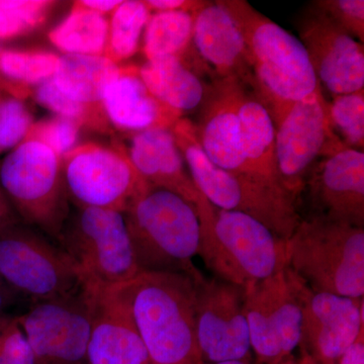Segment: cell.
<instances>
[{"label":"cell","instance_id":"44","mask_svg":"<svg viewBox=\"0 0 364 364\" xmlns=\"http://www.w3.org/2000/svg\"><path fill=\"white\" fill-rule=\"evenodd\" d=\"M301 363L304 364H318L316 363L315 361L312 360L310 358H308L306 355H303V358L301 359Z\"/></svg>","mask_w":364,"mask_h":364},{"label":"cell","instance_id":"15","mask_svg":"<svg viewBox=\"0 0 364 364\" xmlns=\"http://www.w3.org/2000/svg\"><path fill=\"white\" fill-rule=\"evenodd\" d=\"M296 28L318 85L332 97L364 90L363 44L312 4Z\"/></svg>","mask_w":364,"mask_h":364},{"label":"cell","instance_id":"24","mask_svg":"<svg viewBox=\"0 0 364 364\" xmlns=\"http://www.w3.org/2000/svg\"><path fill=\"white\" fill-rule=\"evenodd\" d=\"M139 74L158 102L181 116L196 109L207 95L200 78L176 57L148 60Z\"/></svg>","mask_w":364,"mask_h":364},{"label":"cell","instance_id":"26","mask_svg":"<svg viewBox=\"0 0 364 364\" xmlns=\"http://www.w3.org/2000/svg\"><path fill=\"white\" fill-rule=\"evenodd\" d=\"M49 40L63 55L105 56L109 20L75 2L66 18L49 33Z\"/></svg>","mask_w":364,"mask_h":364},{"label":"cell","instance_id":"42","mask_svg":"<svg viewBox=\"0 0 364 364\" xmlns=\"http://www.w3.org/2000/svg\"><path fill=\"white\" fill-rule=\"evenodd\" d=\"M202 364H250V361L230 360V361H223V363H203Z\"/></svg>","mask_w":364,"mask_h":364},{"label":"cell","instance_id":"40","mask_svg":"<svg viewBox=\"0 0 364 364\" xmlns=\"http://www.w3.org/2000/svg\"><path fill=\"white\" fill-rule=\"evenodd\" d=\"M121 2L122 0H80L76 1V4L95 13L107 16V14H112L116 11Z\"/></svg>","mask_w":364,"mask_h":364},{"label":"cell","instance_id":"7","mask_svg":"<svg viewBox=\"0 0 364 364\" xmlns=\"http://www.w3.org/2000/svg\"><path fill=\"white\" fill-rule=\"evenodd\" d=\"M0 188L20 220L59 242L70 215L62 158L38 141H23L0 163Z\"/></svg>","mask_w":364,"mask_h":364},{"label":"cell","instance_id":"2","mask_svg":"<svg viewBox=\"0 0 364 364\" xmlns=\"http://www.w3.org/2000/svg\"><path fill=\"white\" fill-rule=\"evenodd\" d=\"M238 26L255 80V93L272 119L321 90L299 38L244 0H220Z\"/></svg>","mask_w":364,"mask_h":364},{"label":"cell","instance_id":"28","mask_svg":"<svg viewBox=\"0 0 364 364\" xmlns=\"http://www.w3.org/2000/svg\"><path fill=\"white\" fill-rule=\"evenodd\" d=\"M150 9L140 0H122L109 20V40L105 57L114 63L131 58L138 52Z\"/></svg>","mask_w":364,"mask_h":364},{"label":"cell","instance_id":"38","mask_svg":"<svg viewBox=\"0 0 364 364\" xmlns=\"http://www.w3.org/2000/svg\"><path fill=\"white\" fill-rule=\"evenodd\" d=\"M337 364H364V337L359 335L358 339L342 354Z\"/></svg>","mask_w":364,"mask_h":364},{"label":"cell","instance_id":"3","mask_svg":"<svg viewBox=\"0 0 364 364\" xmlns=\"http://www.w3.org/2000/svg\"><path fill=\"white\" fill-rule=\"evenodd\" d=\"M140 272L203 275L193 264L200 222L193 203L164 188L147 186L124 212Z\"/></svg>","mask_w":364,"mask_h":364},{"label":"cell","instance_id":"43","mask_svg":"<svg viewBox=\"0 0 364 364\" xmlns=\"http://www.w3.org/2000/svg\"><path fill=\"white\" fill-rule=\"evenodd\" d=\"M279 364H304L301 363V360L296 361L294 360L293 358H289V359H287V360L282 361V363H280Z\"/></svg>","mask_w":364,"mask_h":364},{"label":"cell","instance_id":"20","mask_svg":"<svg viewBox=\"0 0 364 364\" xmlns=\"http://www.w3.org/2000/svg\"><path fill=\"white\" fill-rule=\"evenodd\" d=\"M193 44L218 79H237L255 92L243 37L220 1H203L193 13Z\"/></svg>","mask_w":364,"mask_h":364},{"label":"cell","instance_id":"45","mask_svg":"<svg viewBox=\"0 0 364 364\" xmlns=\"http://www.w3.org/2000/svg\"><path fill=\"white\" fill-rule=\"evenodd\" d=\"M0 100H1V97H0Z\"/></svg>","mask_w":364,"mask_h":364},{"label":"cell","instance_id":"19","mask_svg":"<svg viewBox=\"0 0 364 364\" xmlns=\"http://www.w3.org/2000/svg\"><path fill=\"white\" fill-rule=\"evenodd\" d=\"M242 85L237 79H218L215 86L207 90L202 119L196 124V136L203 152L215 166L257 181L251 174L242 145L237 111Z\"/></svg>","mask_w":364,"mask_h":364},{"label":"cell","instance_id":"29","mask_svg":"<svg viewBox=\"0 0 364 364\" xmlns=\"http://www.w3.org/2000/svg\"><path fill=\"white\" fill-rule=\"evenodd\" d=\"M59 56L47 51L0 50V77L14 85L16 98L28 95V88L38 86L54 76Z\"/></svg>","mask_w":364,"mask_h":364},{"label":"cell","instance_id":"25","mask_svg":"<svg viewBox=\"0 0 364 364\" xmlns=\"http://www.w3.org/2000/svg\"><path fill=\"white\" fill-rule=\"evenodd\" d=\"M119 64L105 56L61 55L52 79L74 102L102 109L105 91L119 73Z\"/></svg>","mask_w":364,"mask_h":364},{"label":"cell","instance_id":"4","mask_svg":"<svg viewBox=\"0 0 364 364\" xmlns=\"http://www.w3.org/2000/svg\"><path fill=\"white\" fill-rule=\"evenodd\" d=\"M198 255L215 279L245 289L287 267V240L245 214L214 207L202 195Z\"/></svg>","mask_w":364,"mask_h":364},{"label":"cell","instance_id":"1","mask_svg":"<svg viewBox=\"0 0 364 364\" xmlns=\"http://www.w3.org/2000/svg\"><path fill=\"white\" fill-rule=\"evenodd\" d=\"M150 364H202L196 333V279L183 273L140 272L119 287Z\"/></svg>","mask_w":364,"mask_h":364},{"label":"cell","instance_id":"13","mask_svg":"<svg viewBox=\"0 0 364 364\" xmlns=\"http://www.w3.org/2000/svg\"><path fill=\"white\" fill-rule=\"evenodd\" d=\"M16 318L35 364H87L91 301L85 284L74 293L33 303Z\"/></svg>","mask_w":364,"mask_h":364},{"label":"cell","instance_id":"23","mask_svg":"<svg viewBox=\"0 0 364 364\" xmlns=\"http://www.w3.org/2000/svg\"><path fill=\"white\" fill-rule=\"evenodd\" d=\"M237 111L242 145L251 174L263 183L284 189L277 173L274 123L267 105L255 92L242 85Z\"/></svg>","mask_w":364,"mask_h":364},{"label":"cell","instance_id":"14","mask_svg":"<svg viewBox=\"0 0 364 364\" xmlns=\"http://www.w3.org/2000/svg\"><path fill=\"white\" fill-rule=\"evenodd\" d=\"M196 341L203 363L249 361L244 289L218 279L196 280Z\"/></svg>","mask_w":364,"mask_h":364},{"label":"cell","instance_id":"6","mask_svg":"<svg viewBox=\"0 0 364 364\" xmlns=\"http://www.w3.org/2000/svg\"><path fill=\"white\" fill-rule=\"evenodd\" d=\"M171 131L196 188L210 205L250 215L280 238H291L301 219L289 193L215 166L200 147L196 124L189 119L181 117Z\"/></svg>","mask_w":364,"mask_h":364},{"label":"cell","instance_id":"11","mask_svg":"<svg viewBox=\"0 0 364 364\" xmlns=\"http://www.w3.org/2000/svg\"><path fill=\"white\" fill-rule=\"evenodd\" d=\"M272 119L280 184L296 203L318 158L346 146L332 130L322 90L289 105Z\"/></svg>","mask_w":364,"mask_h":364},{"label":"cell","instance_id":"18","mask_svg":"<svg viewBox=\"0 0 364 364\" xmlns=\"http://www.w3.org/2000/svg\"><path fill=\"white\" fill-rule=\"evenodd\" d=\"M317 214L364 227V152L351 148L322 158L306 186Z\"/></svg>","mask_w":364,"mask_h":364},{"label":"cell","instance_id":"22","mask_svg":"<svg viewBox=\"0 0 364 364\" xmlns=\"http://www.w3.org/2000/svg\"><path fill=\"white\" fill-rule=\"evenodd\" d=\"M102 109L109 123L132 134L172 129L182 117L151 95L135 66L119 67L117 77L105 91Z\"/></svg>","mask_w":364,"mask_h":364},{"label":"cell","instance_id":"36","mask_svg":"<svg viewBox=\"0 0 364 364\" xmlns=\"http://www.w3.org/2000/svg\"><path fill=\"white\" fill-rule=\"evenodd\" d=\"M0 364H35L32 349L16 317L0 318Z\"/></svg>","mask_w":364,"mask_h":364},{"label":"cell","instance_id":"9","mask_svg":"<svg viewBox=\"0 0 364 364\" xmlns=\"http://www.w3.org/2000/svg\"><path fill=\"white\" fill-rule=\"evenodd\" d=\"M0 277L33 303L74 293L85 284L63 248L20 223L0 231Z\"/></svg>","mask_w":364,"mask_h":364},{"label":"cell","instance_id":"39","mask_svg":"<svg viewBox=\"0 0 364 364\" xmlns=\"http://www.w3.org/2000/svg\"><path fill=\"white\" fill-rule=\"evenodd\" d=\"M18 223H20V218L18 217L9 198L0 188V231Z\"/></svg>","mask_w":364,"mask_h":364},{"label":"cell","instance_id":"32","mask_svg":"<svg viewBox=\"0 0 364 364\" xmlns=\"http://www.w3.org/2000/svg\"><path fill=\"white\" fill-rule=\"evenodd\" d=\"M33 97L38 104L57 117L77 122L81 127L90 126L98 130H104L107 127L104 109H92L74 102L58 90L52 78L36 86Z\"/></svg>","mask_w":364,"mask_h":364},{"label":"cell","instance_id":"31","mask_svg":"<svg viewBox=\"0 0 364 364\" xmlns=\"http://www.w3.org/2000/svg\"><path fill=\"white\" fill-rule=\"evenodd\" d=\"M55 4L48 0H0V40L21 37L40 28Z\"/></svg>","mask_w":364,"mask_h":364},{"label":"cell","instance_id":"33","mask_svg":"<svg viewBox=\"0 0 364 364\" xmlns=\"http://www.w3.org/2000/svg\"><path fill=\"white\" fill-rule=\"evenodd\" d=\"M81 128L77 122L65 117H47L33 124L25 140L44 144L60 158H63L79 145Z\"/></svg>","mask_w":364,"mask_h":364},{"label":"cell","instance_id":"8","mask_svg":"<svg viewBox=\"0 0 364 364\" xmlns=\"http://www.w3.org/2000/svg\"><path fill=\"white\" fill-rule=\"evenodd\" d=\"M76 263L83 284L117 287L140 273L123 213L78 208L69 215L58 242Z\"/></svg>","mask_w":364,"mask_h":364},{"label":"cell","instance_id":"17","mask_svg":"<svg viewBox=\"0 0 364 364\" xmlns=\"http://www.w3.org/2000/svg\"><path fill=\"white\" fill-rule=\"evenodd\" d=\"M85 286L91 301L87 364H150L130 306L119 287Z\"/></svg>","mask_w":364,"mask_h":364},{"label":"cell","instance_id":"16","mask_svg":"<svg viewBox=\"0 0 364 364\" xmlns=\"http://www.w3.org/2000/svg\"><path fill=\"white\" fill-rule=\"evenodd\" d=\"M301 299L303 355L318 364H337L363 334V299L313 291L301 279Z\"/></svg>","mask_w":364,"mask_h":364},{"label":"cell","instance_id":"12","mask_svg":"<svg viewBox=\"0 0 364 364\" xmlns=\"http://www.w3.org/2000/svg\"><path fill=\"white\" fill-rule=\"evenodd\" d=\"M69 200L77 208H97L123 213L148 186L117 146L79 144L62 158Z\"/></svg>","mask_w":364,"mask_h":364},{"label":"cell","instance_id":"30","mask_svg":"<svg viewBox=\"0 0 364 364\" xmlns=\"http://www.w3.org/2000/svg\"><path fill=\"white\" fill-rule=\"evenodd\" d=\"M328 117L335 135L351 149L364 148V90L333 97Z\"/></svg>","mask_w":364,"mask_h":364},{"label":"cell","instance_id":"41","mask_svg":"<svg viewBox=\"0 0 364 364\" xmlns=\"http://www.w3.org/2000/svg\"><path fill=\"white\" fill-rule=\"evenodd\" d=\"M18 298L20 296L0 277V318L6 315L7 310L18 301Z\"/></svg>","mask_w":364,"mask_h":364},{"label":"cell","instance_id":"35","mask_svg":"<svg viewBox=\"0 0 364 364\" xmlns=\"http://www.w3.org/2000/svg\"><path fill=\"white\" fill-rule=\"evenodd\" d=\"M311 4L363 44V0H317Z\"/></svg>","mask_w":364,"mask_h":364},{"label":"cell","instance_id":"10","mask_svg":"<svg viewBox=\"0 0 364 364\" xmlns=\"http://www.w3.org/2000/svg\"><path fill=\"white\" fill-rule=\"evenodd\" d=\"M251 350L257 364H279L291 358L301 342V279L286 267L244 289Z\"/></svg>","mask_w":364,"mask_h":364},{"label":"cell","instance_id":"37","mask_svg":"<svg viewBox=\"0 0 364 364\" xmlns=\"http://www.w3.org/2000/svg\"><path fill=\"white\" fill-rule=\"evenodd\" d=\"M146 6L150 9L151 13L158 11H184L193 14L203 1H193V0H148Z\"/></svg>","mask_w":364,"mask_h":364},{"label":"cell","instance_id":"5","mask_svg":"<svg viewBox=\"0 0 364 364\" xmlns=\"http://www.w3.org/2000/svg\"><path fill=\"white\" fill-rule=\"evenodd\" d=\"M287 255V267L313 291L363 299V227L314 215L301 220Z\"/></svg>","mask_w":364,"mask_h":364},{"label":"cell","instance_id":"27","mask_svg":"<svg viewBox=\"0 0 364 364\" xmlns=\"http://www.w3.org/2000/svg\"><path fill=\"white\" fill-rule=\"evenodd\" d=\"M193 14L184 11H158L151 14L143 35L146 58L176 57L183 61L193 46Z\"/></svg>","mask_w":364,"mask_h":364},{"label":"cell","instance_id":"21","mask_svg":"<svg viewBox=\"0 0 364 364\" xmlns=\"http://www.w3.org/2000/svg\"><path fill=\"white\" fill-rule=\"evenodd\" d=\"M127 152L148 186L176 193L195 205L200 202L202 193L191 179L171 129L133 134Z\"/></svg>","mask_w":364,"mask_h":364},{"label":"cell","instance_id":"34","mask_svg":"<svg viewBox=\"0 0 364 364\" xmlns=\"http://www.w3.org/2000/svg\"><path fill=\"white\" fill-rule=\"evenodd\" d=\"M33 117L25 102L14 97L0 100V152L25 141Z\"/></svg>","mask_w":364,"mask_h":364}]
</instances>
